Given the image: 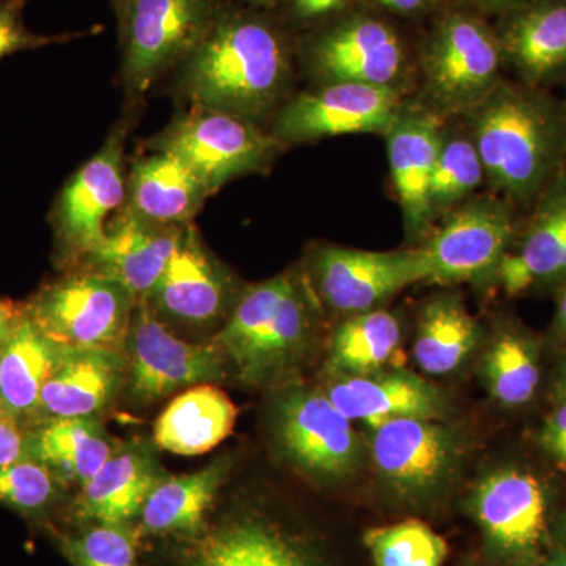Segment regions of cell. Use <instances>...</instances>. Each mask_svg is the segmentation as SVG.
Instances as JSON below:
<instances>
[{
    "mask_svg": "<svg viewBox=\"0 0 566 566\" xmlns=\"http://www.w3.org/2000/svg\"><path fill=\"white\" fill-rule=\"evenodd\" d=\"M290 80L292 51L283 33L260 14L226 7L181 63V88L193 109L253 123L277 106Z\"/></svg>",
    "mask_w": 566,
    "mask_h": 566,
    "instance_id": "1",
    "label": "cell"
},
{
    "mask_svg": "<svg viewBox=\"0 0 566 566\" xmlns=\"http://www.w3.org/2000/svg\"><path fill=\"white\" fill-rule=\"evenodd\" d=\"M465 117L493 192L515 207L534 205L562 169L564 109L542 88L502 80Z\"/></svg>",
    "mask_w": 566,
    "mask_h": 566,
    "instance_id": "2",
    "label": "cell"
},
{
    "mask_svg": "<svg viewBox=\"0 0 566 566\" xmlns=\"http://www.w3.org/2000/svg\"><path fill=\"white\" fill-rule=\"evenodd\" d=\"M501 41L485 22L452 13L436 28L424 48V91L441 115L469 114L502 81Z\"/></svg>",
    "mask_w": 566,
    "mask_h": 566,
    "instance_id": "3",
    "label": "cell"
},
{
    "mask_svg": "<svg viewBox=\"0 0 566 566\" xmlns=\"http://www.w3.org/2000/svg\"><path fill=\"white\" fill-rule=\"evenodd\" d=\"M218 0H129L118 22L122 73L134 95H144L175 65H181L218 17Z\"/></svg>",
    "mask_w": 566,
    "mask_h": 566,
    "instance_id": "4",
    "label": "cell"
},
{
    "mask_svg": "<svg viewBox=\"0 0 566 566\" xmlns=\"http://www.w3.org/2000/svg\"><path fill=\"white\" fill-rule=\"evenodd\" d=\"M283 148L256 123L203 109H193L153 144V150L180 158L210 193L241 175L260 172Z\"/></svg>",
    "mask_w": 566,
    "mask_h": 566,
    "instance_id": "5",
    "label": "cell"
},
{
    "mask_svg": "<svg viewBox=\"0 0 566 566\" xmlns=\"http://www.w3.org/2000/svg\"><path fill=\"white\" fill-rule=\"evenodd\" d=\"M133 301V294L107 275H73L44 289L29 316L61 348L117 352L128 337Z\"/></svg>",
    "mask_w": 566,
    "mask_h": 566,
    "instance_id": "6",
    "label": "cell"
},
{
    "mask_svg": "<svg viewBox=\"0 0 566 566\" xmlns=\"http://www.w3.org/2000/svg\"><path fill=\"white\" fill-rule=\"evenodd\" d=\"M515 208L497 193H476L444 216L420 245L427 259L428 282L450 285L495 275L515 241Z\"/></svg>",
    "mask_w": 566,
    "mask_h": 566,
    "instance_id": "7",
    "label": "cell"
},
{
    "mask_svg": "<svg viewBox=\"0 0 566 566\" xmlns=\"http://www.w3.org/2000/svg\"><path fill=\"white\" fill-rule=\"evenodd\" d=\"M403 103L400 88L353 82L319 84L282 104L271 134L283 147L345 134L385 137Z\"/></svg>",
    "mask_w": 566,
    "mask_h": 566,
    "instance_id": "8",
    "label": "cell"
},
{
    "mask_svg": "<svg viewBox=\"0 0 566 566\" xmlns=\"http://www.w3.org/2000/svg\"><path fill=\"white\" fill-rule=\"evenodd\" d=\"M314 273L324 303L348 316L375 311L401 290L428 282L422 248L379 252L323 245L314 255Z\"/></svg>",
    "mask_w": 566,
    "mask_h": 566,
    "instance_id": "9",
    "label": "cell"
},
{
    "mask_svg": "<svg viewBox=\"0 0 566 566\" xmlns=\"http://www.w3.org/2000/svg\"><path fill=\"white\" fill-rule=\"evenodd\" d=\"M305 62L319 84L400 88L408 52L392 25L378 18L352 17L316 33L305 46Z\"/></svg>",
    "mask_w": 566,
    "mask_h": 566,
    "instance_id": "10",
    "label": "cell"
},
{
    "mask_svg": "<svg viewBox=\"0 0 566 566\" xmlns=\"http://www.w3.org/2000/svg\"><path fill=\"white\" fill-rule=\"evenodd\" d=\"M474 515L493 556L506 566H534L546 536L542 483L517 469H502L476 488Z\"/></svg>",
    "mask_w": 566,
    "mask_h": 566,
    "instance_id": "11",
    "label": "cell"
},
{
    "mask_svg": "<svg viewBox=\"0 0 566 566\" xmlns=\"http://www.w3.org/2000/svg\"><path fill=\"white\" fill-rule=\"evenodd\" d=\"M123 137L114 133L91 161L74 174L52 212L55 233L71 255H91L104 240L109 216L125 202Z\"/></svg>",
    "mask_w": 566,
    "mask_h": 566,
    "instance_id": "12",
    "label": "cell"
},
{
    "mask_svg": "<svg viewBox=\"0 0 566 566\" xmlns=\"http://www.w3.org/2000/svg\"><path fill=\"white\" fill-rule=\"evenodd\" d=\"M128 340L132 392L142 401L221 376L218 345L186 344L170 334L145 304L133 312Z\"/></svg>",
    "mask_w": 566,
    "mask_h": 566,
    "instance_id": "13",
    "label": "cell"
},
{
    "mask_svg": "<svg viewBox=\"0 0 566 566\" xmlns=\"http://www.w3.org/2000/svg\"><path fill=\"white\" fill-rule=\"evenodd\" d=\"M444 115L422 104L403 103L386 134L390 177L409 240L420 241L433 229L430 186Z\"/></svg>",
    "mask_w": 566,
    "mask_h": 566,
    "instance_id": "14",
    "label": "cell"
},
{
    "mask_svg": "<svg viewBox=\"0 0 566 566\" xmlns=\"http://www.w3.org/2000/svg\"><path fill=\"white\" fill-rule=\"evenodd\" d=\"M277 433L290 460L311 474L345 475L359 460L352 420L327 395L304 390L286 395L279 408Z\"/></svg>",
    "mask_w": 566,
    "mask_h": 566,
    "instance_id": "15",
    "label": "cell"
},
{
    "mask_svg": "<svg viewBox=\"0 0 566 566\" xmlns=\"http://www.w3.org/2000/svg\"><path fill=\"white\" fill-rule=\"evenodd\" d=\"M457 442L438 420L397 419L374 430L371 457L386 482L403 497L433 493L452 472Z\"/></svg>",
    "mask_w": 566,
    "mask_h": 566,
    "instance_id": "16",
    "label": "cell"
},
{
    "mask_svg": "<svg viewBox=\"0 0 566 566\" xmlns=\"http://www.w3.org/2000/svg\"><path fill=\"white\" fill-rule=\"evenodd\" d=\"M182 229L145 221L126 205L107 223L104 240L91 256L99 274L120 283L134 300H147L177 251Z\"/></svg>",
    "mask_w": 566,
    "mask_h": 566,
    "instance_id": "17",
    "label": "cell"
},
{
    "mask_svg": "<svg viewBox=\"0 0 566 566\" xmlns=\"http://www.w3.org/2000/svg\"><path fill=\"white\" fill-rule=\"evenodd\" d=\"M523 240L495 271L505 293L517 296L536 283L566 281V169L536 197Z\"/></svg>",
    "mask_w": 566,
    "mask_h": 566,
    "instance_id": "18",
    "label": "cell"
},
{
    "mask_svg": "<svg viewBox=\"0 0 566 566\" xmlns=\"http://www.w3.org/2000/svg\"><path fill=\"white\" fill-rule=\"evenodd\" d=\"M327 397L352 422L359 420L371 430L397 419L439 420L447 408L434 386L405 370L344 376Z\"/></svg>",
    "mask_w": 566,
    "mask_h": 566,
    "instance_id": "19",
    "label": "cell"
},
{
    "mask_svg": "<svg viewBox=\"0 0 566 566\" xmlns=\"http://www.w3.org/2000/svg\"><path fill=\"white\" fill-rule=\"evenodd\" d=\"M229 294V282L212 263L199 233L185 226L177 251L147 300L170 318L203 324L223 314Z\"/></svg>",
    "mask_w": 566,
    "mask_h": 566,
    "instance_id": "20",
    "label": "cell"
},
{
    "mask_svg": "<svg viewBox=\"0 0 566 566\" xmlns=\"http://www.w3.org/2000/svg\"><path fill=\"white\" fill-rule=\"evenodd\" d=\"M504 62L542 88L566 73V0H534L510 11L497 33Z\"/></svg>",
    "mask_w": 566,
    "mask_h": 566,
    "instance_id": "21",
    "label": "cell"
},
{
    "mask_svg": "<svg viewBox=\"0 0 566 566\" xmlns=\"http://www.w3.org/2000/svg\"><path fill=\"white\" fill-rule=\"evenodd\" d=\"M126 186L128 207L159 226H186L211 196L180 158L163 150L133 161Z\"/></svg>",
    "mask_w": 566,
    "mask_h": 566,
    "instance_id": "22",
    "label": "cell"
},
{
    "mask_svg": "<svg viewBox=\"0 0 566 566\" xmlns=\"http://www.w3.org/2000/svg\"><path fill=\"white\" fill-rule=\"evenodd\" d=\"M120 376L122 359L115 349L61 348L40 408L52 419L92 417L111 400Z\"/></svg>",
    "mask_w": 566,
    "mask_h": 566,
    "instance_id": "23",
    "label": "cell"
},
{
    "mask_svg": "<svg viewBox=\"0 0 566 566\" xmlns=\"http://www.w3.org/2000/svg\"><path fill=\"white\" fill-rule=\"evenodd\" d=\"M238 411L218 387L186 390L164 409L155 424L156 444L181 457L210 452L232 433Z\"/></svg>",
    "mask_w": 566,
    "mask_h": 566,
    "instance_id": "24",
    "label": "cell"
},
{
    "mask_svg": "<svg viewBox=\"0 0 566 566\" xmlns=\"http://www.w3.org/2000/svg\"><path fill=\"white\" fill-rule=\"evenodd\" d=\"M161 482L155 461L139 449L112 453L103 468L82 486L77 512L99 524H125Z\"/></svg>",
    "mask_w": 566,
    "mask_h": 566,
    "instance_id": "25",
    "label": "cell"
},
{
    "mask_svg": "<svg viewBox=\"0 0 566 566\" xmlns=\"http://www.w3.org/2000/svg\"><path fill=\"white\" fill-rule=\"evenodd\" d=\"M61 346L22 315L0 346V406L10 415L40 408L41 392L57 363Z\"/></svg>",
    "mask_w": 566,
    "mask_h": 566,
    "instance_id": "26",
    "label": "cell"
},
{
    "mask_svg": "<svg viewBox=\"0 0 566 566\" xmlns=\"http://www.w3.org/2000/svg\"><path fill=\"white\" fill-rule=\"evenodd\" d=\"M28 450L33 460L46 464L54 474L81 485L114 453L109 439L93 417L52 419L29 439Z\"/></svg>",
    "mask_w": 566,
    "mask_h": 566,
    "instance_id": "27",
    "label": "cell"
},
{
    "mask_svg": "<svg viewBox=\"0 0 566 566\" xmlns=\"http://www.w3.org/2000/svg\"><path fill=\"white\" fill-rule=\"evenodd\" d=\"M474 316L453 294L428 301L420 312L415 342V359L424 374L447 375L468 359L479 340Z\"/></svg>",
    "mask_w": 566,
    "mask_h": 566,
    "instance_id": "28",
    "label": "cell"
},
{
    "mask_svg": "<svg viewBox=\"0 0 566 566\" xmlns=\"http://www.w3.org/2000/svg\"><path fill=\"white\" fill-rule=\"evenodd\" d=\"M227 474L226 463H214L196 474L161 480L142 506V531L147 534H193L202 526Z\"/></svg>",
    "mask_w": 566,
    "mask_h": 566,
    "instance_id": "29",
    "label": "cell"
},
{
    "mask_svg": "<svg viewBox=\"0 0 566 566\" xmlns=\"http://www.w3.org/2000/svg\"><path fill=\"white\" fill-rule=\"evenodd\" d=\"M401 327L382 308L348 316L335 331L329 368L344 376L379 374L397 356Z\"/></svg>",
    "mask_w": 566,
    "mask_h": 566,
    "instance_id": "30",
    "label": "cell"
},
{
    "mask_svg": "<svg viewBox=\"0 0 566 566\" xmlns=\"http://www.w3.org/2000/svg\"><path fill=\"white\" fill-rule=\"evenodd\" d=\"M311 318L307 303L297 285L283 297L262 333L249 344L234 364L248 382L263 381L274 374L294 353L300 352L307 337Z\"/></svg>",
    "mask_w": 566,
    "mask_h": 566,
    "instance_id": "31",
    "label": "cell"
},
{
    "mask_svg": "<svg viewBox=\"0 0 566 566\" xmlns=\"http://www.w3.org/2000/svg\"><path fill=\"white\" fill-rule=\"evenodd\" d=\"M485 181L482 159L471 133L444 126L430 186V212L436 222L476 196Z\"/></svg>",
    "mask_w": 566,
    "mask_h": 566,
    "instance_id": "32",
    "label": "cell"
},
{
    "mask_svg": "<svg viewBox=\"0 0 566 566\" xmlns=\"http://www.w3.org/2000/svg\"><path fill=\"white\" fill-rule=\"evenodd\" d=\"M483 371L488 387L499 403H528L539 382L538 357L534 344L517 331H502L488 349Z\"/></svg>",
    "mask_w": 566,
    "mask_h": 566,
    "instance_id": "33",
    "label": "cell"
},
{
    "mask_svg": "<svg viewBox=\"0 0 566 566\" xmlns=\"http://www.w3.org/2000/svg\"><path fill=\"white\" fill-rule=\"evenodd\" d=\"M192 566H308L275 532L240 524L208 539Z\"/></svg>",
    "mask_w": 566,
    "mask_h": 566,
    "instance_id": "34",
    "label": "cell"
},
{
    "mask_svg": "<svg viewBox=\"0 0 566 566\" xmlns=\"http://www.w3.org/2000/svg\"><path fill=\"white\" fill-rule=\"evenodd\" d=\"M364 542L374 566H442L449 553L446 539L416 520L370 528Z\"/></svg>",
    "mask_w": 566,
    "mask_h": 566,
    "instance_id": "35",
    "label": "cell"
},
{
    "mask_svg": "<svg viewBox=\"0 0 566 566\" xmlns=\"http://www.w3.org/2000/svg\"><path fill=\"white\" fill-rule=\"evenodd\" d=\"M294 285L296 283L292 275L283 274L249 289L234 307L226 327L216 337V345L229 353L233 360L238 359L253 338L262 333L264 324Z\"/></svg>",
    "mask_w": 566,
    "mask_h": 566,
    "instance_id": "36",
    "label": "cell"
},
{
    "mask_svg": "<svg viewBox=\"0 0 566 566\" xmlns=\"http://www.w3.org/2000/svg\"><path fill=\"white\" fill-rule=\"evenodd\" d=\"M65 553L76 566H136V536L123 524H99L66 539Z\"/></svg>",
    "mask_w": 566,
    "mask_h": 566,
    "instance_id": "37",
    "label": "cell"
},
{
    "mask_svg": "<svg viewBox=\"0 0 566 566\" xmlns=\"http://www.w3.org/2000/svg\"><path fill=\"white\" fill-rule=\"evenodd\" d=\"M55 493L54 472L39 460L17 461L0 468V502L21 510L36 512Z\"/></svg>",
    "mask_w": 566,
    "mask_h": 566,
    "instance_id": "38",
    "label": "cell"
},
{
    "mask_svg": "<svg viewBox=\"0 0 566 566\" xmlns=\"http://www.w3.org/2000/svg\"><path fill=\"white\" fill-rule=\"evenodd\" d=\"M25 0L0 3V61L14 52L39 50L54 43H63L74 35H41L28 29L22 20Z\"/></svg>",
    "mask_w": 566,
    "mask_h": 566,
    "instance_id": "39",
    "label": "cell"
},
{
    "mask_svg": "<svg viewBox=\"0 0 566 566\" xmlns=\"http://www.w3.org/2000/svg\"><path fill=\"white\" fill-rule=\"evenodd\" d=\"M28 441L18 427L14 416L0 406V468L28 458Z\"/></svg>",
    "mask_w": 566,
    "mask_h": 566,
    "instance_id": "40",
    "label": "cell"
},
{
    "mask_svg": "<svg viewBox=\"0 0 566 566\" xmlns=\"http://www.w3.org/2000/svg\"><path fill=\"white\" fill-rule=\"evenodd\" d=\"M542 444L551 455L566 465V401L546 420Z\"/></svg>",
    "mask_w": 566,
    "mask_h": 566,
    "instance_id": "41",
    "label": "cell"
},
{
    "mask_svg": "<svg viewBox=\"0 0 566 566\" xmlns=\"http://www.w3.org/2000/svg\"><path fill=\"white\" fill-rule=\"evenodd\" d=\"M349 0H293V14L300 21L318 20L344 9Z\"/></svg>",
    "mask_w": 566,
    "mask_h": 566,
    "instance_id": "42",
    "label": "cell"
},
{
    "mask_svg": "<svg viewBox=\"0 0 566 566\" xmlns=\"http://www.w3.org/2000/svg\"><path fill=\"white\" fill-rule=\"evenodd\" d=\"M374 2L395 13L415 14L427 9L433 0H374Z\"/></svg>",
    "mask_w": 566,
    "mask_h": 566,
    "instance_id": "43",
    "label": "cell"
},
{
    "mask_svg": "<svg viewBox=\"0 0 566 566\" xmlns=\"http://www.w3.org/2000/svg\"><path fill=\"white\" fill-rule=\"evenodd\" d=\"M24 315L17 305L0 301V344H3L14 323Z\"/></svg>",
    "mask_w": 566,
    "mask_h": 566,
    "instance_id": "44",
    "label": "cell"
},
{
    "mask_svg": "<svg viewBox=\"0 0 566 566\" xmlns=\"http://www.w3.org/2000/svg\"><path fill=\"white\" fill-rule=\"evenodd\" d=\"M469 2L488 11H513L534 0H469Z\"/></svg>",
    "mask_w": 566,
    "mask_h": 566,
    "instance_id": "45",
    "label": "cell"
},
{
    "mask_svg": "<svg viewBox=\"0 0 566 566\" xmlns=\"http://www.w3.org/2000/svg\"><path fill=\"white\" fill-rule=\"evenodd\" d=\"M556 331L562 335V337L566 338V281L564 283V289H562L560 296H558Z\"/></svg>",
    "mask_w": 566,
    "mask_h": 566,
    "instance_id": "46",
    "label": "cell"
},
{
    "mask_svg": "<svg viewBox=\"0 0 566 566\" xmlns=\"http://www.w3.org/2000/svg\"><path fill=\"white\" fill-rule=\"evenodd\" d=\"M556 395L560 403H565L566 401V364L564 368H562L560 375H558L557 385H556Z\"/></svg>",
    "mask_w": 566,
    "mask_h": 566,
    "instance_id": "47",
    "label": "cell"
},
{
    "mask_svg": "<svg viewBox=\"0 0 566 566\" xmlns=\"http://www.w3.org/2000/svg\"><path fill=\"white\" fill-rule=\"evenodd\" d=\"M112 6H114L115 14H117V20L120 22L123 17H125L126 9H128L129 0H112Z\"/></svg>",
    "mask_w": 566,
    "mask_h": 566,
    "instance_id": "48",
    "label": "cell"
},
{
    "mask_svg": "<svg viewBox=\"0 0 566 566\" xmlns=\"http://www.w3.org/2000/svg\"><path fill=\"white\" fill-rule=\"evenodd\" d=\"M546 566H566V553L557 554L547 562Z\"/></svg>",
    "mask_w": 566,
    "mask_h": 566,
    "instance_id": "49",
    "label": "cell"
},
{
    "mask_svg": "<svg viewBox=\"0 0 566 566\" xmlns=\"http://www.w3.org/2000/svg\"><path fill=\"white\" fill-rule=\"evenodd\" d=\"M252 3H259V6H274V3L281 2V0H249Z\"/></svg>",
    "mask_w": 566,
    "mask_h": 566,
    "instance_id": "50",
    "label": "cell"
},
{
    "mask_svg": "<svg viewBox=\"0 0 566 566\" xmlns=\"http://www.w3.org/2000/svg\"><path fill=\"white\" fill-rule=\"evenodd\" d=\"M562 109H564V117H565V126H566V104L564 107H562Z\"/></svg>",
    "mask_w": 566,
    "mask_h": 566,
    "instance_id": "51",
    "label": "cell"
},
{
    "mask_svg": "<svg viewBox=\"0 0 566 566\" xmlns=\"http://www.w3.org/2000/svg\"><path fill=\"white\" fill-rule=\"evenodd\" d=\"M2 2H9V0H0V3H2Z\"/></svg>",
    "mask_w": 566,
    "mask_h": 566,
    "instance_id": "52",
    "label": "cell"
},
{
    "mask_svg": "<svg viewBox=\"0 0 566 566\" xmlns=\"http://www.w3.org/2000/svg\"><path fill=\"white\" fill-rule=\"evenodd\" d=\"M0 346H2V344H0Z\"/></svg>",
    "mask_w": 566,
    "mask_h": 566,
    "instance_id": "53",
    "label": "cell"
},
{
    "mask_svg": "<svg viewBox=\"0 0 566 566\" xmlns=\"http://www.w3.org/2000/svg\"><path fill=\"white\" fill-rule=\"evenodd\" d=\"M565 532H566V527H565Z\"/></svg>",
    "mask_w": 566,
    "mask_h": 566,
    "instance_id": "54",
    "label": "cell"
}]
</instances>
